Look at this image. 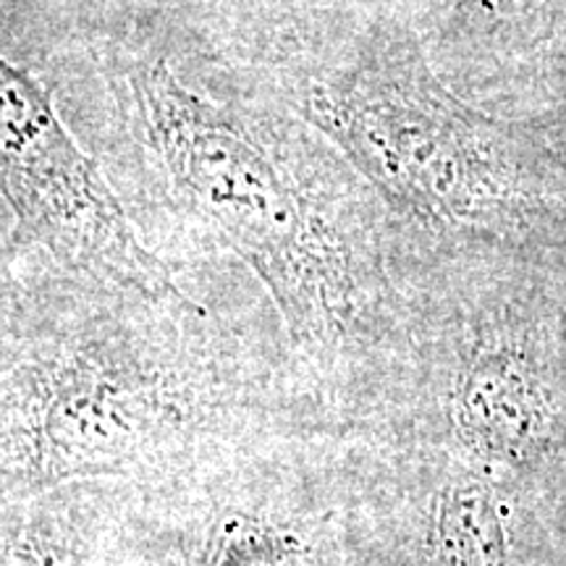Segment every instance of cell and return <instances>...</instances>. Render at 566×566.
<instances>
[{"instance_id": "obj_1", "label": "cell", "mask_w": 566, "mask_h": 566, "mask_svg": "<svg viewBox=\"0 0 566 566\" xmlns=\"http://www.w3.org/2000/svg\"><path fill=\"white\" fill-rule=\"evenodd\" d=\"M129 92L176 197L252 268L289 331L310 338L342 325L354 300L344 254L263 139L163 61L134 71Z\"/></svg>"}, {"instance_id": "obj_2", "label": "cell", "mask_w": 566, "mask_h": 566, "mask_svg": "<svg viewBox=\"0 0 566 566\" xmlns=\"http://www.w3.org/2000/svg\"><path fill=\"white\" fill-rule=\"evenodd\" d=\"M302 113L407 212L472 223L514 197L493 126L467 111L417 55H380L302 92Z\"/></svg>"}, {"instance_id": "obj_3", "label": "cell", "mask_w": 566, "mask_h": 566, "mask_svg": "<svg viewBox=\"0 0 566 566\" xmlns=\"http://www.w3.org/2000/svg\"><path fill=\"white\" fill-rule=\"evenodd\" d=\"M0 179L17 231L55 263L147 300H184L142 244L97 163L76 145L45 87L0 61Z\"/></svg>"}, {"instance_id": "obj_4", "label": "cell", "mask_w": 566, "mask_h": 566, "mask_svg": "<svg viewBox=\"0 0 566 566\" xmlns=\"http://www.w3.org/2000/svg\"><path fill=\"white\" fill-rule=\"evenodd\" d=\"M459 417L467 433L480 446L512 451L527 441L537 424L533 380L514 359H485L464 380L459 394Z\"/></svg>"}, {"instance_id": "obj_5", "label": "cell", "mask_w": 566, "mask_h": 566, "mask_svg": "<svg viewBox=\"0 0 566 566\" xmlns=\"http://www.w3.org/2000/svg\"><path fill=\"white\" fill-rule=\"evenodd\" d=\"M522 3H533V0H483V6H488L491 11H509Z\"/></svg>"}]
</instances>
